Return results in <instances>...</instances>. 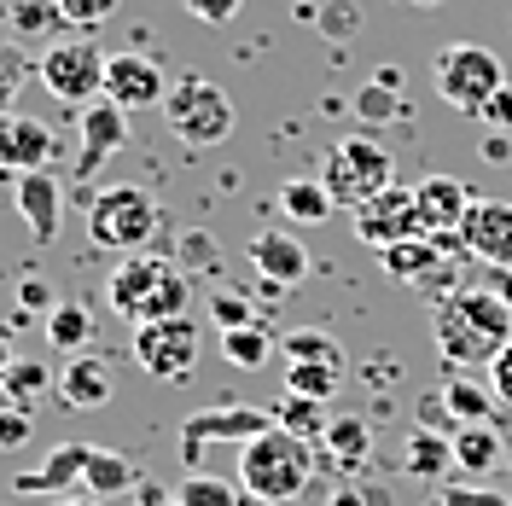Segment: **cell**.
<instances>
[{"label": "cell", "mask_w": 512, "mask_h": 506, "mask_svg": "<svg viewBox=\"0 0 512 506\" xmlns=\"http://www.w3.org/2000/svg\"><path fill=\"white\" fill-rule=\"evenodd\" d=\"M431 338L443 349L448 367H495V355L512 344V309L495 297V285H454L437 315H431Z\"/></svg>", "instance_id": "obj_1"}, {"label": "cell", "mask_w": 512, "mask_h": 506, "mask_svg": "<svg viewBox=\"0 0 512 506\" xmlns=\"http://www.w3.org/2000/svg\"><path fill=\"white\" fill-rule=\"evenodd\" d=\"M105 303H111V315L134 320V326H146V320H175L192 309V280L175 268V262H163V256H123L117 262V274L105 280Z\"/></svg>", "instance_id": "obj_2"}, {"label": "cell", "mask_w": 512, "mask_h": 506, "mask_svg": "<svg viewBox=\"0 0 512 506\" xmlns=\"http://www.w3.org/2000/svg\"><path fill=\"white\" fill-rule=\"evenodd\" d=\"M309 472H315V454L286 425H268L262 437L239 448V489L262 506H291L309 489Z\"/></svg>", "instance_id": "obj_3"}, {"label": "cell", "mask_w": 512, "mask_h": 506, "mask_svg": "<svg viewBox=\"0 0 512 506\" xmlns=\"http://www.w3.org/2000/svg\"><path fill=\"white\" fill-rule=\"evenodd\" d=\"M158 233V198L146 187H99L88 198V239L99 251L140 256Z\"/></svg>", "instance_id": "obj_4"}, {"label": "cell", "mask_w": 512, "mask_h": 506, "mask_svg": "<svg viewBox=\"0 0 512 506\" xmlns=\"http://www.w3.org/2000/svg\"><path fill=\"white\" fill-rule=\"evenodd\" d=\"M320 181H326V192H332L338 210H361L373 192L396 187V158L384 152V140H373V134H350V140H338V146L326 152Z\"/></svg>", "instance_id": "obj_5"}, {"label": "cell", "mask_w": 512, "mask_h": 506, "mask_svg": "<svg viewBox=\"0 0 512 506\" xmlns=\"http://www.w3.org/2000/svg\"><path fill=\"white\" fill-rule=\"evenodd\" d=\"M163 117H169V134L192 146V152H210L233 134V99L204 82V76H181L169 82V99H163Z\"/></svg>", "instance_id": "obj_6"}, {"label": "cell", "mask_w": 512, "mask_h": 506, "mask_svg": "<svg viewBox=\"0 0 512 506\" xmlns=\"http://www.w3.org/2000/svg\"><path fill=\"white\" fill-rule=\"evenodd\" d=\"M507 88V70L501 59L478 47V41H454L437 53V94L454 105V111H466V117H483V105Z\"/></svg>", "instance_id": "obj_7"}, {"label": "cell", "mask_w": 512, "mask_h": 506, "mask_svg": "<svg viewBox=\"0 0 512 506\" xmlns=\"http://www.w3.org/2000/svg\"><path fill=\"white\" fill-rule=\"evenodd\" d=\"M198 349H204V338H198V320L192 315L134 326V361H140V373H152V379H163V384L192 379Z\"/></svg>", "instance_id": "obj_8"}, {"label": "cell", "mask_w": 512, "mask_h": 506, "mask_svg": "<svg viewBox=\"0 0 512 506\" xmlns=\"http://www.w3.org/2000/svg\"><path fill=\"white\" fill-rule=\"evenodd\" d=\"M35 76L64 105H94L105 94V53H99L94 41H53L41 53V64H35Z\"/></svg>", "instance_id": "obj_9"}, {"label": "cell", "mask_w": 512, "mask_h": 506, "mask_svg": "<svg viewBox=\"0 0 512 506\" xmlns=\"http://www.w3.org/2000/svg\"><path fill=\"white\" fill-rule=\"evenodd\" d=\"M274 425V408H251V402H222V408H204L192 413L187 425H181V460H187L192 472H198V460H204V448L210 443H251Z\"/></svg>", "instance_id": "obj_10"}, {"label": "cell", "mask_w": 512, "mask_h": 506, "mask_svg": "<svg viewBox=\"0 0 512 506\" xmlns=\"http://www.w3.org/2000/svg\"><path fill=\"white\" fill-rule=\"evenodd\" d=\"M355 239L361 245H373V251H390V245H402V239H431L425 222H419V198L414 187H384L373 192L361 210H355Z\"/></svg>", "instance_id": "obj_11"}, {"label": "cell", "mask_w": 512, "mask_h": 506, "mask_svg": "<svg viewBox=\"0 0 512 506\" xmlns=\"http://www.w3.org/2000/svg\"><path fill=\"white\" fill-rule=\"evenodd\" d=\"M105 99H117L123 111H152L169 99V76L146 53H111L105 59Z\"/></svg>", "instance_id": "obj_12"}, {"label": "cell", "mask_w": 512, "mask_h": 506, "mask_svg": "<svg viewBox=\"0 0 512 506\" xmlns=\"http://www.w3.org/2000/svg\"><path fill=\"white\" fill-rule=\"evenodd\" d=\"M460 251L489 268H512V204L507 198H478L460 227Z\"/></svg>", "instance_id": "obj_13"}, {"label": "cell", "mask_w": 512, "mask_h": 506, "mask_svg": "<svg viewBox=\"0 0 512 506\" xmlns=\"http://www.w3.org/2000/svg\"><path fill=\"white\" fill-rule=\"evenodd\" d=\"M414 198H419V222H425L431 239H454L466 227V216H472V204H478L460 175H425L414 187Z\"/></svg>", "instance_id": "obj_14"}, {"label": "cell", "mask_w": 512, "mask_h": 506, "mask_svg": "<svg viewBox=\"0 0 512 506\" xmlns=\"http://www.w3.org/2000/svg\"><path fill=\"white\" fill-rule=\"evenodd\" d=\"M53 163V128L24 117V111H6L0 117V175H30V169H47Z\"/></svg>", "instance_id": "obj_15"}, {"label": "cell", "mask_w": 512, "mask_h": 506, "mask_svg": "<svg viewBox=\"0 0 512 506\" xmlns=\"http://www.w3.org/2000/svg\"><path fill=\"white\" fill-rule=\"evenodd\" d=\"M53 396H59L70 413H94L111 402V367L99 355H64V367H53Z\"/></svg>", "instance_id": "obj_16"}, {"label": "cell", "mask_w": 512, "mask_h": 506, "mask_svg": "<svg viewBox=\"0 0 512 506\" xmlns=\"http://www.w3.org/2000/svg\"><path fill=\"white\" fill-rule=\"evenodd\" d=\"M251 268H256L268 285H303L315 262H309L303 239H297L291 227H262V233L251 239Z\"/></svg>", "instance_id": "obj_17"}, {"label": "cell", "mask_w": 512, "mask_h": 506, "mask_svg": "<svg viewBox=\"0 0 512 506\" xmlns=\"http://www.w3.org/2000/svg\"><path fill=\"white\" fill-rule=\"evenodd\" d=\"M88 448H94V443H59V448H47V460H41L35 472L12 477V495H53V501H64L70 489H82Z\"/></svg>", "instance_id": "obj_18"}, {"label": "cell", "mask_w": 512, "mask_h": 506, "mask_svg": "<svg viewBox=\"0 0 512 506\" xmlns=\"http://www.w3.org/2000/svg\"><path fill=\"white\" fill-rule=\"evenodd\" d=\"M128 146V111L117 99L99 94L94 105H82V175H94L105 158H117Z\"/></svg>", "instance_id": "obj_19"}, {"label": "cell", "mask_w": 512, "mask_h": 506, "mask_svg": "<svg viewBox=\"0 0 512 506\" xmlns=\"http://www.w3.org/2000/svg\"><path fill=\"white\" fill-rule=\"evenodd\" d=\"M12 198H18V210H24V227H30V239H53L59 233V216H64V198H59V181L47 175V169H30V175H18L12 181Z\"/></svg>", "instance_id": "obj_20"}, {"label": "cell", "mask_w": 512, "mask_h": 506, "mask_svg": "<svg viewBox=\"0 0 512 506\" xmlns=\"http://www.w3.org/2000/svg\"><path fill=\"white\" fill-rule=\"evenodd\" d=\"M443 245H448V239H402V245L379 251V268L396 285L431 291V280H443Z\"/></svg>", "instance_id": "obj_21"}, {"label": "cell", "mask_w": 512, "mask_h": 506, "mask_svg": "<svg viewBox=\"0 0 512 506\" xmlns=\"http://www.w3.org/2000/svg\"><path fill=\"white\" fill-rule=\"evenodd\" d=\"M140 489V466L117 454V448H88V472H82V495H99V501H117V495H134Z\"/></svg>", "instance_id": "obj_22"}, {"label": "cell", "mask_w": 512, "mask_h": 506, "mask_svg": "<svg viewBox=\"0 0 512 506\" xmlns=\"http://www.w3.org/2000/svg\"><path fill=\"white\" fill-rule=\"evenodd\" d=\"M402 472L408 477H448L454 472V437L431 431V425H414L408 443H402Z\"/></svg>", "instance_id": "obj_23"}, {"label": "cell", "mask_w": 512, "mask_h": 506, "mask_svg": "<svg viewBox=\"0 0 512 506\" xmlns=\"http://www.w3.org/2000/svg\"><path fill=\"white\" fill-rule=\"evenodd\" d=\"M280 210H286L297 227H315V222H326L338 204H332V192H326L320 175H291V181H280Z\"/></svg>", "instance_id": "obj_24"}, {"label": "cell", "mask_w": 512, "mask_h": 506, "mask_svg": "<svg viewBox=\"0 0 512 506\" xmlns=\"http://www.w3.org/2000/svg\"><path fill=\"white\" fill-rule=\"evenodd\" d=\"M355 117L367 123V134L390 117H408V105H402V70H379L361 94H355Z\"/></svg>", "instance_id": "obj_25"}, {"label": "cell", "mask_w": 512, "mask_h": 506, "mask_svg": "<svg viewBox=\"0 0 512 506\" xmlns=\"http://www.w3.org/2000/svg\"><path fill=\"white\" fill-rule=\"evenodd\" d=\"M274 349H280V338H274L262 320L222 332V355H227V367H239V373H256V367H268V355H274Z\"/></svg>", "instance_id": "obj_26"}, {"label": "cell", "mask_w": 512, "mask_h": 506, "mask_svg": "<svg viewBox=\"0 0 512 506\" xmlns=\"http://www.w3.org/2000/svg\"><path fill=\"white\" fill-rule=\"evenodd\" d=\"M326 454L338 460V466H361L367 454H373V425L361 419V413H332V425H326Z\"/></svg>", "instance_id": "obj_27"}, {"label": "cell", "mask_w": 512, "mask_h": 506, "mask_svg": "<svg viewBox=\"0 0 512 506\" xmlns=\"http://www.w3.org/2000/svg\"><path fill=\"white\" fill-rule=\"evenodd\" d=\"M443 413L454 425H495V390H483V384L454 373V379L443 384Z\"/></svg>", "instance_id": "obj_28"}, {"label": "cell", "mask_w": 512, "mask_h": 506, "mask_svg": "<svg viewBox=\"0 0 512 506\" xmlns=\"http://www.w3.org/2000/svg\"><path fill=\"white\" fill-rule=\"evenodd\" d=\"M41 326H47V344L59 349V355H82V349L94 344V315L82 303H53V315L41 320Z\"/></svg>", "instance_id": "obj_29"}, {"label": "cell", "mask_w": 512, "mask_h": 506, "mask_svg": "<svg viewBox=\"0 0 512 506\" xmlns=\"http://www.w3.org/2000/svg\"><path fill=\"white\" fill-rule=\"evenodd\" d=\"M495 460H501V431H495V425H460V431H454V466H460V472L483 477Z\"/></svg>", "instance_id": "obj_30"}, {"label": "cell", "mask_w": 512, "mask_h": 506, "mask_svg": "<svg viewBox=\"0 0 512 506\" xmlns=\"http://www.w3.org/2000/svg\"><path fill=\"white\" fill-rule=\"evenodd\" d=\"M286 390L291 396L332 402V396L344 390V367H332V361H286Z\"/></svg>", "instance_id": "obj_31"}, {"label": "cell", "mask_w": 512, "mask_h": 506, "mask_svg": "<svg viewBox=\"0 0 512 506\" xmlns=\"http://www.w3.org/2000/svg\"><path fill=\"white\" fill-rule=\"evenodd\" d=\"M274 425H286L291 437H303V443H320L326 437V425H332V413H326V402H315V396H291L274 408Z\"/></svg>", "instance_id": "obj_32"}, {"label": "cell", "mask_w": 512, "mask_h": 506, "mask_svg": "<svg viewBox=\"0 0 512 506\" xmlns=\"http://www.w3.org/2000/svg\"><path fill=\"white\" fill-rule=\"evenodd\" d=\"M181 506H245V489L227 483V477H210V472H187L181 489H175Z\"/></svg>", "instance_id": "obj_33"}, {"label": "cell", "mask_w": 512, "mask_h": 506, "mask_svg": "<svg viewBox=\"0 0 512 506\" xmlns=\"http://www.w3.org/2000/svg\"><path fill=\"white\" fill-rule=\"evenodd\" d=\"M280 355L286 361H332V367H344V344L332 338V332H320V326H297L280 338Z\"/></svg>", "instance_id": "obj_34"}, {"label": "cell", "mask_w": 512, "mask_h": 506, "mask_svg": "<svg viewBox=\"0 0 512 506\" xmlns=\"http://www.w3.org/2000/svg\"><path fill=\"white\" fill-rule=\"evenodd\" d=\"M41 390H53V373H47V361H30V355H18V361H12V373H6V384H0V396H6V402H18V408H30Z\"/></svg>", "instance_id": "obj_35"}, {"label": "cell", "mask_w": 512, "mask_h": 506, "mask_svg": "<svg viewBox=\"0 0 512 506\" xmlns=\"http://www.w3.org/2000/svg\"><path fill=\"white\" fill-rule=\"evenodd\" d=\"M117 6L123 0H53V12L64 24H76V30H99L105 18H117Z\"/></svg>", "instance_id": "obj_36"}, {"label": "cell", "mask_w": 512, "mask_h": 506, "mask_svg": "<svg viewBox=\"0 0 512 506\" xmlns=\"http://www.w3.org/2000/svg\"><path fill=\"white\" fill-rule=\"evenodd\" d=\"M35 437V413L18 402H0V454H18Z\"/></svg>", "instance_id": "obj_37"}, {"label": "cell", "mask_w": 512, "mask_h": 506, "mask_svg": "<svg viewBox=\"0 0 512 506\" xmlns=\"http://www.w3.org/2000/svg\"><path fill=\"white\" fill-rule=\"evenodd\" d=\"M210 315H216V326H222V332H233V326H251L256 309L245 303V297H233V291H216V297H210Z\"/></svg>", "instance_id": "obj_38"}, {"label": "cell", "mask_w": 512, "mask_h": 506, "mask_svg": "<svg viewBox=\"0 0 512 506\" xmlns=\"http://www.w3.org/2000/svg\"><path fill=\"white\" fill-rule=\"evenodd\" d=\"M18 309L35 320H47L53 315V285L47 280H18Z\"/></svg>", "instance_id": "obj_39"}, {"label": "cell", "mask_w": 512, "mask_h": 506, "mask_svg": "<svg viewBox=\"0 0 512 506\" xmlns=\"http://www.w3.org/2000/svg\"><path fill=\"white\" fill-rule=\"evenodd\" d=\"M181 6H187V12L198 18V24H233L245 0H181Z\"/></svg>", "instance_id": "obj_40"}, {"label": "cell", "mask_w": 512, "mask_h": 506, "mask_svg": "<svg viewBox=\"0 0 512 506\" xmlns=\"http://www.w3.org/2000/svg\"><path fill=\"white\" fill-rule=\"evenodd\" d=\"M320 30H326V35H355V30H361V12H355L350 0H332V6L320 12Z\"/></svg>", "instance_id": "obj_41"}, {"label": "cell", "mask_w": 512, "mask_h": 506, "mask_svg": "<svg viewBox=\"0 0 512 506\" xmlns=\"http://www.w3.org/2000/svg\"><path fill=\"white\" fill-rule=\"evenodd\" d=\"M478 123L489 128V134H512V82H507V88H501L495 99H489V105H483Z\"/></svg>", "instance_id": "obj_42"}, {"label": "cell", "mask_w": 512, "mask_h": 506, "mask_svg": "<svg viewBox=\"0 0 512 506\" xmlns=\"http://www.w3.org/2000/svg\"><path fill=\"white\" fill-rule=\"evenodd\" d=\"M443 506H512V501L495 495V489H478V483H460V489H443Z\"/></svg>", "instance_id": "obj_43"}, {"label": "cell", "mask_w": 512, "mask_h": 506, "mask_svg": "<svg viewBox=\"0 0 512 506\" xmlns=\"http://www.w3.org/2000/svg\"><path fill=\"white\" fill-rule=\"evenodd\" d=\"M18 82H24V64H18V53H0V117L12 111V99H18Z\"/></svg>", "instance_id": "obj_44"}, {"label": "cell", "mask_w": 512, "mask_h": 506, "mask_svg": "<svg viewBox=\"0 0 512 506\" xmlns=\"http://www.w3.org/2000/svg\"><path fill=\"white\" fill-rule=\"evenodd\" d=\"M489 390H495V402H507L512 408V344L495 355V367H489Z\"/></svg>", "instance_id": "obj_45"}, {"label": "cell", "mask_w": 512, "mask_h": 506, "mask_svg": "<svg viewBox=\"0 0 512 506\" xmlns=\"http://www.w3.org/2000/svg\"><path fill=\"white\" fill-rule=\"evenodd\" d=\"M134 495H140V506H181V501H175V489H163V483H152V477H140V489H134Z\"/></svg>", "instance_id": "obj_46"}, {"label": "cell", "mask_w": 512, "mask_h": 506, "mask_svg": "<svg viewBox=\"0 0 512 506\" xmlns=\"http://www.w3.org/2000/svg\"><path fill=\"white\" fill-rule=\"evenodd\" d=\"M12 361H18V338H12V326H0V384L12 373Z\"/></svg>", "instance_id": "obj_47"}, {"label": "cell", "mask_w": 512, "mask_h": 506, "mask_svg": "<svg viewBox=\"0 0 512 506\" xmlns=\"http://www.w3.org/2000/svg\"><path fill=\"white\" fill-rule=\"evenodd\" d=\"M483 152H489V163H507L512 158V140H507V134H489V140H483Z\"/></svg>", "instance_id": "obj_48"}, {"label": "cell", "mask_w": 512, "mask_h": 506, "mask_svg": "<svg viewBox=\"0 0 512 506\" xmlns=\"http://www.w3.org/2000/svg\"><path fill=\"white\" fill-rule=\"evenodd\" d=\"M489 285H495V297L512 309V268H495V274H489Z\"/></svg>", "instance_id": "obj_49"}, {"label": "cell", "mask_w": 512, "mask_h": 506, "mask_svg": "<svg viewBox=\"0 0 512 506\" xmlns=\"http://www.w3.org/2000/svg\"><path fill=\"white\" fill-rule=\"evenodd\" d=\"M181 256H198V262H216V245H210V239H187V245H181Z\"/></svg>", "instance_id": "obj_50"}, {"label": "cell", "mask_w": 512, "mask_h": 506, "mask_svg": "<svg viewBox=\"0 0 512 506\" xmlns=\"http://www.w3.org/2000/svg\"><path fill=\"white\" fill-rule=\"evenodd\" d=\"M332 506H367V495L361 489H332Z\"/></svg>", "instance_id": "obj_51"}, {"label": "cell", "mask_w": 512, "mask_h": 506, "mask_svg": "<svg viewBox=\"0 0 512 506\" xmlns=\"http://www.w3.org/2000/svg\"><path fill=\"white\" fill-rule=\"evenodd\" d=\"M53 506H111V501H99V495H64V501H53Z\"/></svg>", "instance_id": "obj_52"}, {"label": "cell", "mask_w": 512, "mask_h": 506, "mask_svg": "<svg viewBox=\"0 0 512 506\" xmlns=\"http://www.w3.org/2000/svg\"><path fill=\"white\" fill-rule=\"evenodd\" d=\"M408 6H443V0H408Z\"/></svg>", "instance_id": "obj_53"}]
</instances>
